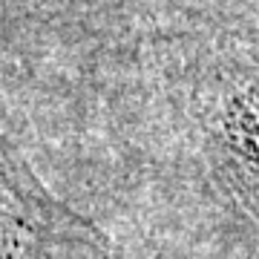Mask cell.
<instances>
[{
    "label": "cell",
    "mask_w": 259,
    "mask_h": 259,
    "mask_svg": "<svg viewBox=\"0 0 259 259\" xmlns=\"http://www.w3.org/2000/svg\"><path fill=\"white\" fill-rule=\"evenodd\" d=\"M213 141L225 173L253 216L259 213V83H242L222 95L213 115Z\"/></svg>",
    "instance_id": "7a4b0ae2"
},
{
    "label": "cell",
    "mask_w": 259,
    "mask_h": 259,
    "mask_svg": "<svg viewBox=\"0 0 259 259\" xmlns=\"http://www.w3.org/2000/svg\"><path fill=\"white\" fill-rule=\"evenodd\" d=\"M66 216L26 179L15 158L0 153V259H55L52 245L66 242Z\"/></svg>",
    "instance_id": "6da1fadb"
},
{
    "label": "cell",
    "mask_w": 259,
    "mask_h": 259,
    "mask_svg": "<svg viewBox=\"0 0 259 259\" xmlns=\"http://www.w3.org/2000/svg\"><path fill=\"white\" fill-rule=\"evenodd\" d=\"M256 216H259V213H256Z\"/></svg>",
    "instance_id": "3957f363"
}]
</instances>
